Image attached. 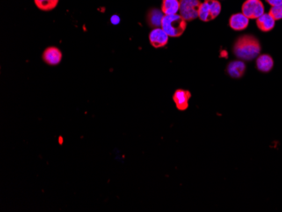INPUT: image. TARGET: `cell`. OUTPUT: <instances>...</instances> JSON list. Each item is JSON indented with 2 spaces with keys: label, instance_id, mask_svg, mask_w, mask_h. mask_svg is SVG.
Returning <instances> with one entry per match:
<instances>
[{
  "label": "cell",
  "instance_id": "obj_14",
  "mask_svg": "<svg viewBox=\"0 0 282 212\" xmlns=\"http://www.w3.org/2000/svg\"><path fill=\"white\" fill-rule=\"evenodd\" d=\"M179 0H163L161 5V11L165 16L176 15L179 11Z\"/></svg>",
  "mask_w": 282,
  "mask_h": 212
},
{
  "label": "cell",
  "instance_id": "obj_7",
  "mask_svg": "<svg viewBox=\"0 0 282 212\" xmlns=\"http://www.w3.org/2000/svg\"><path fill=\"white\" fill-rule=\"evenodd\" d=\"M249 19L242 14L238 13L230 17L229 25L234 31H242L248 26Z\"/></svg>",
  "mask_w": 282,
  "mask_h": 212
},
{
  "label": "cell",
  "instance_id": "obj_16",
  "mask_svg": "<svg viewBox=\"0 0 282 212\" xmlns=\"http://www.w3.org/2000/svg\"><path fill=\"white\" fill-rule=\"evenodd\" d=\"M270 15L273 16V18L276 21H279L282 19V3L276 6H272L270 10Z\"/></svg>",
  "mask_w": 282,
  "mask_h": 212
},
{
  "label": "cell",
  "instance_id": "obj_12",
  "mask_svg": "<svg viewBox=\"0 0 282 212\" xmlns=\"http://www.w3.org/2000/svg\"><path fill=\"white\" fill-rule=\"evenodd\" d=\"M245 66L244 63L242 61H233L227 66V73L233 78H240L244 75Z\"/></svg>",
  "mask_w": 282,
  "mask_h": 212
},
{
  "label": "cell",
  "instance_id": "obj_5",
  "mask_svg": "<svg viewBox=\"0 0 282 212\" xmlns=\"http://www.w3.org/2000/svg\"><path fill=\"white\" fill-rule=\"evenodd\" d=\"M242 13L248 19H256L264 14V6L260 0H246L242 6Z\"/></svg>",
  "mask_w": 282,
  "mask_h": 212
},
{
  "label": "cell",
  "instance_id": "obj_10",
  "mask_svg": "<svg viewBox=\"0 0 282 212\" xmlns=\"http://www.w3.org/2000/svg\"><path fill=\"white\" fill-rule=\"evenodd\" d=\"M258 27L260 31L268 32L271 31L276 25V20L273 18V16L270 15V13L268 14H263L260 17L258 18L256 21Z\"/></svg>",
  "mask_w": 282,
  "mask_h": 212
},
{
  "label": "cell",
  "instance_id": "obj_4",
  "mask_svg": "<svg viewBox=\"0 0 282 212\" xmlns=\"http://www.w3.org/2000/svg\"><path fill=\"white\" fill-rule=\"evenodd\" d=\"M180 16L186 21H191L198 17V10L201 3L199 0H179Z\"/></svg>",
  "mask_w": 282,
  "mask_h": 212
},
{
  "label": "cell",
  "instance_id": "obj_6",
  "mask_svg": "<svg viewBox=\"0 0 282 212\" xmlns=\"http://www.w3.org/2000/svg\"><path fill=\"white\" fill-rule=\"evenodd\" d=\"M150 42L155 48L163 47L168 44L169 36L161 28H154L151 31L149 36Z\"/></svg>",
  "mask_w": 282,
  "mask_h": 212
},
{
  "label": "cell",
  "instance_id": "obj_11",
  "mask_svg": "<svg viewBox=\"0 0 282 212\" xmlns=\"http://www.w3.org/2000/svg\"><path fill=\"white\" fill-rule=\"evenodd\" d=\"M164 16L165 15L161 10L154 8L150 10L147 14V23L153 28L161 27V23Z\"/></svg>",
  "mask_w": 282,
  "mask_h": 212
},
{
  "label": "cell",
  "instance_id": "obj_8",
  "mask_svg": "<svg viewBox=\"0 0 282 212\" xmlns=\"http://www.w3.org/2000/svg\"><path fill=\"white\" fill-rule=\"evenodd\" d=\"M43 59L49 65H57L62 60V53L55 47H47L44 51Z\"/></svg>",
  "mask_w": 282,
  "mask_h": 212
},
{
  "label": "cell",
  "instance_id": "obj_18",
  "mask_svg": "<svg viewBox=\"0 0 282 212\" xmlns=\"http://www.w3.org/2000/svg\"><path fill=\"white\" fill-rule=\"evenodd\" d=\"M111 22H112V24H113V25H118V24H119V22H120V18H119L118 16L114 15V16L111 17Z\"/></svg>",
  "mask_w": 282,
  "mask_h": 212
},
{
  "label": "cell",
  "instance_id": "obj_13",
  "mask_svg": "<svg viewBox=\"0 0 282 212\" xmlns=\"http://www.w3.org/2000/svg\"><path fill=\"white\" fill-rule=\"evenodd\" d=\"M256 64L260 71L267 73L272 69L273 66H274V60L269 54H262L258 57Z\"/></svg>",
  "mask_w": 282,
  "mask_h": 212
},
{
  "label": "cell",
  "instance_id": "obj_2",
  "mask_svg": "<svg viewBox=\"0 0 282 212\" xmlns=\"http://www.w3.org/2000/svg\"><path fill=\"white\" fill-rule=\"evenodd\" d=\"M187 26V21L180 15L165 16L161 23L163 29L169 38H178L183 35Z\"/></svg>",
  "mask_w": 282,
  "mask_h": 212
},
{
  "label": "cell",
  "instance_id": "obj_15",
  "mask_svg": "<svg viewBox=\"0 0 282 212\" xmlns=\"http://www.w3.org/2000/svg\"><path fill=\"white\" fill-rule=\"evenodd\" d=\"M38 9L43 11H50L56 8L59 0H34Z\"/></svg>",
  "mask_w": 282,
  "mask_h": 212
},
{
  "label": "cell",
  "instance_id": "obj_3",
  "mask_svg": "<svg viewBox=\"0 0 282 212\" xmlns=\"http://www.w3.org/2000/svg\"><path fill=\"white\" fill-rule=\"evenodd\" d=\"M221 11V4L217 0H205L198 10V18L202 21H211L216 19Z\"/></svg>",
  "mask_w": 282,
  "mask_h": 212
},
{
  "label": "cell",
  "instance_id": "obj_9",
  "mask_svg": "<svg viewBox=\"0 0 282 212\" xmlns=\"http://www.w3.org/2000/svg\"><path fill=\"white\" fill-rule=\"evenodd\" d=\"M190 97H191V94L189 91L179 89L174 93V103L178 109L183 111L189 107V101Z\"/></svg>",
  "mask_w": 282,
  "mask_h": 212
},
{
  "label": "cell",
  "instance_id": "obj_1",
  "mask_svg": "<svg viewBox=\"0 0 282 212\" xmlns=\"http://www.w3.org/2000/svg\"><path fill=\"white\" fill-rule=\"evenodd\" d=\"M261 45L257 38L251 35H244L238 38L233 46V53L239 59L250 61L260 55Z\"/></svg>",
  "mask_w": 282,
  "mask_h": 212
},
{
  "label": "cell",
  "instance_id": "obj_17",
  "mask_svg": "<svg viewBox=\"0 0 282 212\" xmlns=\"http://www.w3.org/2000/svg\"><path fill=\"white\" fill-rule=\"evenodd\" d=\"M266 1L271 6H276L282 3V0H266Z\"/></svg>",
  "mask_w": 282,
  "mask_h": 212
}]
</instances>
